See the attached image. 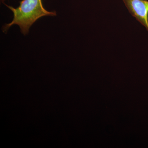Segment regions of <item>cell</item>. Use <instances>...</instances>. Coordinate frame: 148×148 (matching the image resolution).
Returning a JSON list of instances; mask_svg holds the SVG:
<instances>
[{
	"label": "cell",
	"instance_id": "cell-1",
	"mask_svg": "<svg viewBox=\"0 0 148 148\" xmlns=\"http://www.w3.org/2000/svg\"><path fill=\"white\" fill-rule=\"evenodd\" d=\"M13 13L12 21L3 27V32L6 33L13 25H18L22 34H27L31 26L39 18L45 16H54L55 11L49 12L43 6L42 0H22L19 3L18 7L5 4Z\"/></svg>",
	"mask_w": 148,
	"mask_h": 148
},
{
	"label": "cell",
	"instance_id": "cell-2",
	"mask_svg": "<svg viewBox=\"0 0 148 148\" xmlns=\"http://www.w3.org/2000/svg\"><path fill=\"white\" fill-rule=\"evenodd\" d=\"M131 14L148 32V0H123Z\"/></svg>",
	"mask_w": 148,
	"mask_h": 148
},
{
	"label": "cell",
	"instance_id": "cell-3",
	"mask_svg": "<svg viewBox=\"0 0 148 148\" xmlns=\"http://www.w3.org/2000/svg\"><path fill=\"white\" fill-rule=\"evenodd\" d=\"M1 1L2 2L4 3V2L5 1V0H1Z\"/></svg>",
	"mask_w": 148,
	"mask_h": 148
}]
</instances>
